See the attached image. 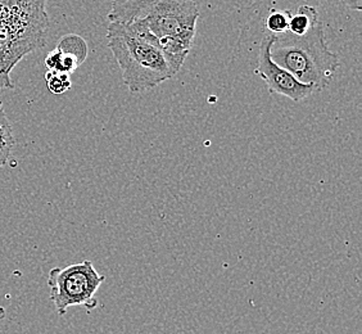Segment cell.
I'll list each match as a JSON object with an SVG mask.
<instances>
[{
	"label": "cell",
	"mask_w": 362,
	"mask_h": 334,
	"mask_svg": "<svg viewBox=\"0 0 362 334\" xmlns=\"http://www.w3.org/2000/svg\"><path fill=\"white\" fill-rule=\"evenodd\" d=\"M198 0H112L108 21L160 48L180 71L194 42Z\"/></svg>",
	"instance_id": "obj_1"
},
{
	"label": "cell",
	"mask_w": 362,
	"mask_h": 334,
	"mask_svg": "<svg viewBox=\"0 0 362 334\" xmlns=\"http://www.w3.org/2000/svg\"><path fill=\"white\" fill-rule=\"evenodd\" d=\"M270 56L300 83L313 85L316 91L327 88L341 67L339 57L327 47L321 21L305 35H294L289 31L274 35Z\"/></svg>",
	"instance_id": "obj_2"
},
{
	"label": "cell",
	"mask_w": 362,
	"mask_h": 334,
	"mask_svg": "<svg viewBox=\"0 0 362 334\" xmlns=\"http://www.w3.org/2000/svg\"><path fill=\"white\" fill-rule=\"evenodd\" d=\"M107 38L122 72L124 84L132 94L152 91L179 72L160 48L134 35L119 23L110 22Z\"/></svg>",
	"instance_id": "obj_3"
},
{
	"label": "cell",
	"mask_w": 362,
	"mask_h": 334,
	"mask_svg": "<svg viewBox=\"0 0 362 334\" xmlns=\"http://www.w3.org/2000/svg\"><path fill=\"white\" fill-rule=\"evenodd\" d=\"M105 280L90 260L67 267H54L48 274L50 301L63 316L70 307L84 306L88 311L98 306L97 292Z\"/></svg>",
	"instance_id": "obj_4"
},
{
	"label": "cell",
	"mask_w": 362,
	"mask_h": 334,
	"mask_svg": "<svg viewBox=\"0 0 362 334\" xmlns=\"http://www.w3.org/2000/svg\"><path fill=\"white\" fill-rule=\"evenodd\" d=\"M48 26L49 22L25 18L0 25V76L11 77L23 57L45 45Z\"/></svg>",
	"instance_id": "obj_5"
},
{
	"label": "cell",
	"mask_w": 362,
	"mask_h": 334,
	"mask_svg": "<svg viewBox=\"0 0 362 334\" xmlns=\"http://www.w3.org/2000/svg\"><path fill=\"white\" fill-rule=\"evenodd\" d=\"M272 40H274V35L272 34L264 38L258 52L257 67H256V75L265 81L269 91L272 94L289 98L293 102L305 100L307 97L317 93L313 85L300 83L291 72H288L286 69L280 67L272 61L270 56Z\"/></svg>",
	"instance_id": "obj_6"
},
{
	"label": "cell",
	"mask_w": 362,
	"mask_h": 334,
	"mask_svg": "<svg viewBox=\"0 0 362 334\" xmlns=\"http://www.w3.org/2000/svg\"><path fill=\"white\" fill-rule=\"evenodd\" d=\"M88 57V44L84 38L76 34L63 36L56 49L45 58L48 71L71 75L85 62Z\"/></svg>",
	"instance_id": "obj_7"
},
{
	"label": "cell",
	"mask_w": 362,
	"mask_h": 334,
	"mask_svg": "<svg viewBox=\"0 0 362 334\" xmlns=\"http://www.w3.org/2000/svg\"><path fill=\"white\" fill-rule=\"evenodd\" d=\"M319 20V13L311 6H300L297 13L292 14L288 31L294 35H305L310 28L315 26Z\"/></svg>",
	"instance_id": "obj_8"
},
{
	"label": "cell",
	"mask_w": 362,
	"mask_h": 334,
	"mask_svg": "<svg viewBox=\"0 0 362 334\" xmlns=\"http://www.w3.org/2000/svg\"><path fill=\"white\" fill-rule=\"evenodd\" d=\"M14 146L13 129L0 102V163L7 165Z\"/></svg>",
	"instance_id": "obj_9"
},
{
	"label": "cell",
	"mask_w": 362,
	"mask_h": 334,
	"mask_svg": "<svg viewBox=\"0 0 362 334\" xmlns=\"http://www.w3.org/2000/svg\"><path fill=\"white\" fill-rule=\"evenodd\" d=\"M292 14L291 11L272 9L266 18V28L270 31L272 35L284 34L289 28V22H291Z\"/></svg>",
	"instance_id": "obj_10"
},
{
	"label": "cell",
	"mask_w": 362,
	"mask_h": 334,
	"mask_svg": "<svg viewBox=\"0 0 362 334\" xmlns=\"http://www.w3.org/2000/svg\"><path fill=\"white\" fill-rule=\"evenodd\" d=\"M45 81H47L48 91L57 96H61L66 91H70L72 85L71 75L63 74V72H54V71H48L45 74Z\"/></svg>",
	"instance_id": "obj_11"
},
{
	"label": "cell",
	"mask_w": 362,
	"mask_h": 334,
	"mask_svg": "<svg viewBox=\"0 0 362 334\" xmlns=\"http://www.w3.org/2000/svg\"><path fill=\"white\" fill-rule=\"evenodd\" d=\"M341 3L356 12H360L362 9V0H341Z\"/></svg>",
	"instance_id": "obj_12"
},
{
	"label": "cell",
	"mask_w": 362,
	"mask_h": 334,
	"mask_svg": "<svg viewBox=\"0 0 362 334\" xmlns=\"http://www.w3.org/2000/svg\"><path fill=\"white\" fill-rule=\"evenodd\" d=\"M1 167H3V165H1V163H0V168H1Z\"/></svg>",
	"instance_id": "obj_13"
}]
</instances>
